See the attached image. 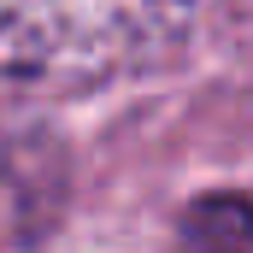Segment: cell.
Here are the masks:
<instances>
[{
  "label": "cell",
  "mask_w": 253,
  "mask_h": 253,
  "mask_svg": "<svg viewBox=\"0 0 253 253\" xmlns=\"http://www.w3.org/2000/svg\"><path fill=\"white\" fill-rule=\"evenodd\" d=\"M200 0H0V77L30 88H100L165 59Z\"/></svg>",
  "instance_id": "1"
}]
</instances>
